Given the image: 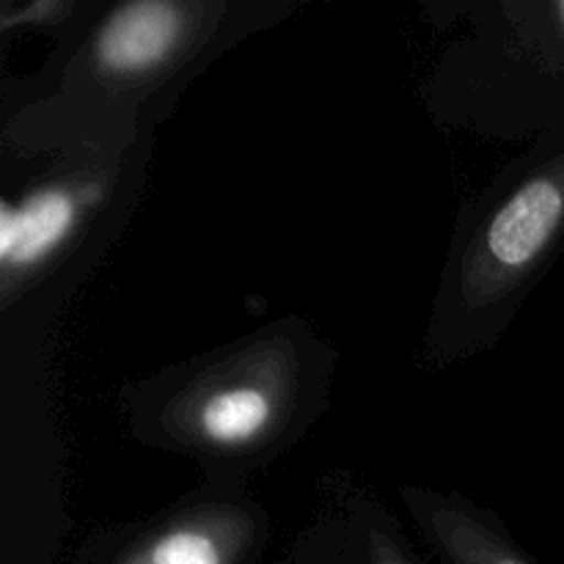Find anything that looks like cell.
<instances>
[{"mask_svg":"<svg viewBox=\"0 0 564 564\" xmlns=\"http://www.w3.org/2000/svg\"><path fill=\"white\" fill-rule=\"evenodd\" d=\"M556 17H560V22L564 28V0H562V3H556Z\"/></svg>","mask_w":564,"mask_h":564,"instance_id":"obj_7","label":"cell"},{"mask_svg":"<svg viewBox=\"0 0 564 564\" xmlns=\"http://www.w3.org/2000/svg\"><path fill=\"white\" fill-rule=\"evenodd\" d=\"M77 204L72 193L47 187L20 207L0 209V259L6 268H31L53 253L75 226Z\"/></svg>","mask_w":564,"mask_h":564,"instance_id":"obj_3","label":"cell"},{"mask_svg":"<svg viewBox=\"0 0 564 564\" xmlns=\"http://www.w3.org/2000/svg\"><path fill=\"white\" fill-rule=\"evenodd\" d=\"M275 419V394L253 380L215 386L193 405L191 424L207 444L242 446L268 433Z\"/></svg>","mask_w":564,"mask_h":564,"instance_id":"obj_4","label":"cell"},{"mask_svg":"<svg viewBox=\"0 0 564 564\" xmlns=\"http://www.w3.org/2000/svg\"><path fill=\"white\" fill-rule=\"evenodd\" d=\"M224 534L220 523H185L152 540L141 564H224Z\"/></svg>","mask_w":564,"mask_h":564,"instance_id":"obj_5","label":"cell"},{"mask_svg":"<svg viewBox=\"0 0 564 564\" xmlns=\"http://www.w3.org/2000/svg\"><path fill=\"white\" fill-rule=\"evenodd\" d=\"M380 562H383V564H402L400 560H397L394 554H391L389 549H383V551H380Z\"/></svg>","mask_w":564,"mask_h":564,"instance_id":"obj_6","label":"cell"},{"mask_svg":"<svg viewBox=\"0 0 564 564\" xmlns=\"http://www.w3.org/2000/svg\"><path fill=\"white\" fill-rule=\"evenodd\" d=\"M187 31L185 6L138 0L116 9L94 42L99 66L110 75H141L163 64Z\"/></svg>","mask_w":564,"mask_h":564,"instance_id":"obj_2","label":"cell"},{"mask_svg":"<svg viewBox=\"0 0 564 564\" xmlns=\"http://www.w3.org/2000/svg\"><path fill=\"white\" fill-rule=\"evenodd\" d=\"M564 220V160L523 182L485 229L468 273V292L494 297L527 273L551 246Z\"/></svg>","mask_w":564,"mask_h":564,"instance_id":"obj_1","label":"cell"}]
</instances>
